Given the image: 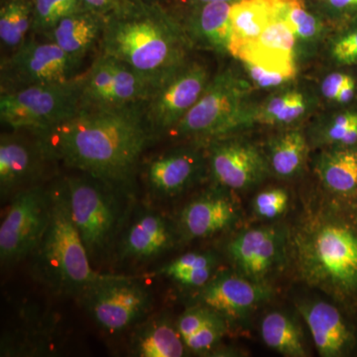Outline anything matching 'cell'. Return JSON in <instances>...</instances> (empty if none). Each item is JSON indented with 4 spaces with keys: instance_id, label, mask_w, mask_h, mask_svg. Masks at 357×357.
<instances>
[{
    "instance_id": "cell-38",
    "label": "cell",
    "mask_w": 357,
    "mask_h": 357,
    "mask_svg": "<svg viewBox=\"0 0 357 357\" xmlns=\"http://www.w3.org/2000/svg\"><path fill=\"white\" fill-rule=\"evenodd\" d=\"M357 79V69L335 68L321 79L318 91L321 100L335 107L342 89Z\"/></svg>"
},
{
    "instance_id": "cell-10",
    "label": "cell",
    "mask_w": 357,
    "mask_h": 357,
    "mask_svg": "<svg viewBox=\"0 0 357 357\" xmlns=\"http://www.w3.org/2000/svg\"><path fill=\"white\" fill-rule=\"evenodd\" d=\"M211 79L206 66L188 61L163 79L142 107L152 134L170 133L198 102Z\"/></svg>"
},
{
    "instance_id": "cell-36",
    "label": "cell",
    "mask_w": 357,
    "mask_h": 357,
    "mask_svg": "<svg viewBox=\"0 0 357 357\" xmlns=\"http://www.w3.org/2000/svg\"><path fill=\"white\" fill-rule=\"evenodd\" d=\"M333 29L357 20V0H307Z\"/></svg>"
},
{
    "instance_id": "cell-35",
    "label": "cell",
    "mask_w": 357,
    "mask_h": 357,
    "mask_svg": "<svg viewBox=\"0 0 357 357\" xmlns=\"http://www.w3.org/2000/svg\"><path fill=\"white\" fill-rule=\"evenodd\" d=\"M82 9L84 8L81 0H33V30L44 34Z\"/></svg>"
},
{
    "instance_id": "cell-9",
    "label": "cell",
    "mask_w": 357,
    "mask_h": 357,
    "mask_svg": "<svg viewBox=\"0 0 357 357\" xmlns=\"http://www.w3.org/2000/svg\"><path fill=\"white\" fill-rule=\"evenodd\" d=\"M98 326L109 333L123 332L142 319L151 307V294L131 277L110 275L81 297Z\"/></svg>"
},
{
    "instance_id": "cell-31",
    "label": "cell",
    "mask_w": 357,
    "mask_h": 357,
    "mask_svg": "<svg viewBox=\"0 0 357 357\" xmlns=\"http://www.w3.org/2000/svg\"><path fill=\"white\" fill-rule=\"evenodd\" d=\"M112 60V89L109 107H142L157 84L121 61L114 58Z\"/></svg>"
},
{
    "instance_id": "cell-33",
    "label": "cell",
    "mask_w": 357,
    "mask_h": 357,
    "mask_svg": "<svg viewBox=\"0 0 357 357\" xmlns=\"http://www.w3.org/2000/svg\"><path fill=\"white\" fill-rule=\"evenodd\" d=\"M112 89V60L100 54L83 77L84 107H109Z\"/></svg>"
},
{
    "instance_id": "cell-37",
    "label": "cell",
    "mask_w": 357,
    "mask_h": 357,
    "mask_svg": "<svg viewBox=\"0 0 357 357\" xmlns=\"http://www.w3.org/2000/svg\"><path fill=\"white\" fill-rule=\"evenodd\" d=\"M227 323L222 317L218 314L198 333L185 340V347L195 354H204L211 351L227 333Z\"/></svg>"
},
{
    "instance_id": "cell-28",
    "label": "cell",
    "mask_w": 357,
    "mask_h": 357,
    "mask_svg": "<svg viewBox=\"0 0 357 357\" xmlns=\"http://www.w3.org/2000/svg\"><path fill=\"white\" fill-rule=\"evenodd\" d=\"M310 145L314 147L357 146V103L344 107H333L312 122L307 132Z\"/></svg>"
},
{
    "instance_id": "cell-32",
    "label": "cell",
    "mask_w": 357,
    "mask_h": 357,
    "mask_svg": "<svg viewBox=\"0 0 357 357\" xmlns=\"http://www.w3.org/2000/svg\"><path fill=\"white\" fill-rule=\"evenodd\" d=\"M33 27V0H6L0 8V40L8 48H18Z\"/></svg>"
},
{
    "instance_id": "cell-42",
    "label": "cell",
    "mask_w": 357,
    "mask_h": 357,
    "mask_svg": "<svg viewBox=\"0 0 357 357\" xmlns=\"http://www.w3.org/2000/svg\"><path fill=\"white\" fill-rule=\"evenodd\" d=\"M218 314L213 310L202 306V305L190 307L187 311L183 312L176 324L183 340L185 342L195 333H198L206 324L213 321Z\"/></svg>"
},
{
    "instance_id": "cell-34",
    "label": "cell",
    "mask_w": 357,
    "mask_h": 357,
    "mask_svg": "<svg viewBox=\"0 0 357 357\" xmlns=\"http://www.w3.org/2000/svg\"><path fill=\"white\" fill-rule=\"evenodd\" d=\"M325 50L335 68L357 69V20L333 29Z\"/></svg>"
},
{
    "instance_id": "cell-23",
    "label": "cell",
    "mask_w": 357,
    "mask_h": 357,
    "mask_svg": "<svg viewBox=\"0 0 357 357\" xmlns=\"http://www.w3.org/2000/svg\"><path fill=\"white\" fill-rule=\"evenodd\" d=\"M282 16L295 38L298 66L314 58L333 31V26L307 0H283Z\"/></svg>"
},
{
    "instance_id": "cell-20",
    "label": "cell",
    "mask_w": 357,
    "mask_h": 357,
    "mask_svg": "<svg viewBox=\"0 0 357 357\" xmlns=\"http://www.w3.org/2000/svg\"><path fill=\"white\" fill-rule=\"evenodd\" d=\"M318 89L306 84L293 83L271 91L261 102L256 103L255 124L290 128L299 123L312 114L318 107Z\"/></svg>"
},
{
    "instance_id": "cell-24",
    "label": "cell",
    "mask_w": 357,
    "mask_h": 357,
    "mask_svg": "<svg viewBox=\"0 0 357 357\" xmlns=\"http://www.w3.org/2000/svg\"><path fill=\"white\" fill-rule=\"evenodd\" d=\"M105 24V16L82 9L61 20L44 35L79 64L96 42L102 39Z\"/></svg>"
},
{
    "instance_id": "cell-13",
    "label": "cell",
    "mask_w": 357,
    "mask_h": 357,
    "mask_svg": "<svg viewBox=\"0 0 357 357\" xmlns=\"http://www.w3.org/2000/svg\"><path fill=\"white\" fill-rule=\"evenodd\" d=\"M289 234L281 225L241 232L230 241L227 252L236 271L251 280L267 283L287 255Z\"/></svg>"
},
{
    "instance_id": "cell-43",
    "label": "cell",
    "mask_w": 357,
    "mask_h": 357,
    "mask_svg": "<svg viewBox=\"0 0 357 357\" xmlns=\"http://www.w3.org/2000/svg\"><path fill=\"white\" fill-rule=\"evenodd\" d=\"M215 267L211 266L191 270V271L181 272L171 277L173 281L188 288L201 289L215 276Z\"/></svg>"
},
{
    "instance_id": "cell-15",
    "label": "cell",
    "mask_w": 357,
    "mask_h": 357,
    "mask_svg": "<svg viewBox=\"0 0 357 357\" xmlns=\"http://www.w3.org/2000/svg\"><path fill=\"white\" fill-rule=\"evenodd\" d=\"M208 169L206 154L198 147H178L150 160L145 181L154 197L173 198L198 184Z\"/></svg>"
},
{
    "instance_id": "cell-8",
    "label": "cell",
    "mask_w": 357,
    "mask_h": 357,
    "mask_svg": "<svg viewBox=\"0 0 357 357\" xmlns=\"http://www.w3.org/2000/svg\"><path fill=\"white\" fill-rule=\"evenodd\" d=\"M50 211V189L25 188L13 195L0 225V259L14 264L32 255L38 244Z\"/></svg>"
},
{
    "instance_id": "cell-26",
    "label": "cell",
    "mask_w": 357,
    "mask_h": 357,
    "mask_svg": "<svg viewBox=\"0 0 357 357\" xmlns=\"http://www.w3.org/2000/svg\"><path fill=\"white\" fill-rule=\"evenodd\" d=\"M314 171L331 194L344 199L357 198V146L325 148Z\"/></svg>"
},
{
    "instance_id": "cell-29",
    "label": "cell",
    "mask_w": 357,
    "mask_h": 357,
    "mask_svg": "<svg viewBox=\"0 0 357 357\" xmlns=\"http://www.w3.org/2000/svg\"><path fill=\"white\" fill-rule=\"evenodd\" d=\"M131 347L140 357H181L187 349L177 325L163 317L145 324L134 335Z\"/></svg>"
},
{
    "instance_id": "cell-6",
    "label": "cell",
    "mask_w": 357,
    "mask_h": 357,
    "mask_svg": "<svg viewBox=\"0 0 357 357\" xmlns=\"http://www.w3.org/2000/svg\"><path fill=\"white\" fill-rule=\"evenodd\" d=\"M62 184L91 261H102L114 248L128 218L123 187L86 174L66 178Z\"/></svg>"
},
{
    "instance_id": "cell-41",
    "label": "cell",
    "mask_w": 357,
    "mask_h": 357,
    "mask_svg": "<svg viewBox=\"0 0 357 357\" xmlns=\"http://www.w3.org/2000/svg\"><path fill=\"white\" fill-rule=\"evenodd\" d=\"M217 256L211 252H191L180 256L177 259L173 260L160 270V274L173 277L174 275L181 272L191 271L211 266H217Z\"/></svg>"
},
{
    "instance_id": "cell-7",
    "label": "cell",
    "mask_w": 357,
    "mask_h": 357,
    "mask_svg": "<svg viewBox=\"0 0 357 357\" xmlns=\"http://www.w3.org/2000/svg\"><path fill=\"white\" fill-rule=\"evenodd\" d=\"M83 107V77H77L65 83L2 91L0 119L15 130L36 133L67 121Z\"/></svg>"
},
{
    "instance_id": "cell-14",
    "label": "cell",
    "mask_w": 357,
    "mask_h": 357,
    "mask_svg": "<svg viewBox=\"0 0 357 357\" xmlns=\"http://www.w3.org/2000/svg\"><path fill=\"white\" fill-rule=\"evenodd\" d=\"M199 290V305L213 310L227 321L243 319L272 296L267 283L251 280L237 271L215 275Z\"/></svg>"
},
{
    "instance_id": "cell-19",
    "label": "cell",
    "mask_w": 357,
    "mask_h": 357,
    "mask_svg": "<svg viewBox=\"0 0 357 357\" xmlns=\"http://www.w3.org/2000/svg\"><path fill=\"white\" fill-rule=\"evenodd\" d=\"M234 58L241 63L259 66L297 79L299 66L296 60L295 38L282 16V8L280 17L270 23L257 39L241 49Z\"/></svg>"
},
{
    "instance_id": "cell-40",
    "label": "cell",
    "mask_w": 357,
    "mask_h": 357,
    "mask_svg": "<svg viewBox=\"0 0 357 357\" xmlns=\"http://www.w3.org/2000/svg\"><path fill=\"white\" fill-rule=\"evenodd\" d=\"M241 65H243L244 75L255 89L270 91L271 93L275 89L283 88L297 79L282 73L272 72L249 63H241Z\"/></svg>"
},
{
    "instance_id": "cell-39",
    "label": "cell",
    "mask_w": 357,
    "mask_h": 357,
    "mask_svg": "<svg viewBox=\"0 0 357 357\" xmlns=\"http://www.w3.org/2000/svg\"><path fill=\"white\" fill-rule=\"evenodd\" d=\"M288 204L287 191L277 188L259 192L253 201V208L258 217L272 220L283 215L287 210Z\"/></svg>"
},
{
    "instance_id": "cell-17",
    "label": "cell",
    "mask_w": 357,
    "mask_h": 357,
    "mask_svg": "<svg viewBox=\"0 0 357 357\" xmlns=\"http://www.w3.org/2000/svg\"><path fill=\"white\" fill-rule=\"evenodd\" d=\"M178 236L177 227L164 215L144 211L133 218L119 239V257L132 261L153 259L170 250Z\"/></svg>"
},
{
    "instance_id": "cell-1",
    "label": "cell",
    "mask_w": 357,
    "mask_h": 357,
    "mask_svg": "<svg viewBox=\"0 0 357 357\" xmlns=\"http://www.w3.org/2000/svg\"><path fill=\"white\" fill-rule=\"evenodd\" d=\"M36 135L49 160L121 187L154 137L141 105L83 107Z\"/></svg>"
},
{
    "instance_id": "cell-12",
    "label": "cell",
    "mask_w": 357,
    "mask_h": 357,
    "mask_svg": "<svg viewBox=\"0 0 357 357\" xmlns=\"http://www.w3.org/2000/svg\"><path fill=\"white\" fill-rule=\"evenodd\" d=\"M77 66L51 40L46 42L29 40L16 48L2 64L1 81L6 86H10L11 89L65 83L74 79Z\"/></svg>"
},
{
    "instance_id": "cell-3",
    "label": "cell",
    "mask_w": 357,
    "mask_h": 357,
    "mask_svg": "<svg viewBox=\"0 0 357 357\" xmlns=\"http://www.w3.org/2000/svg\"><path fill=\"white\" fill-rule=\"evenodd\" d=\"M298 273L307 285L342 303L357 301V227L335 208L307 211L294 230Z\"/></svg>"
},
{
    "instance_id": "cell-22",
    "label": "cell",
    "mask_w": 357,
    "mask_h": 357,
    "mask_svg": "<svg viewBox=\"0 0 357 357\" xmlns=\"http://www.w3.org/2000/svg\"><path fill=\"white\" fill-rule=\"evenodd\" d=\"M231 6L229 2H213L184 8L181 20L192 47L229 54Z\"/></svg>"
},
{
    "instance_id": "cell-21",
    "label": "cell",
    "mask_w": 357,
    "mask_h": 357,
    "mask_svg": "<svg viewBox=\"0 0 357 357\" xmlns=\"http://www.w3.org/2000/svg\"><path fill=\"white\" fill-rule=\"evenodd\" d=\"M48 157L38 138L35 142L16 134H2L0 139V192L15 195L36 178L42 162Z\"/></svg>"
},
{
    "instance_id": "cell-11",
    "label": "cell",
    "mask_w": 357,
    "mask_h": 357,
    "mask_svg": "<svg viewBox=\"0 0 357 357\" xmlns=\"http://www.w3.org/2000/svg\"><path fill=\"white\" fill-rule=\"evenodd\" d=\"M206 154L211 176L229 191L251 189L270 173L265 151L236 133L208 141Z\"/></svg>"
},
{
    "instance_id": "cell-5",
    "label": "cell",
    "mask_w": 357,
    "mask_h": 357,
    "mask_svg": "<svg viewBox=\"0 0 357 357\" xmlns=\"http://www.w3.org/2000/svg\"><path fill=\"white\" fill-rule=\"evenodd\" d=\"M245 75L225 69L211 77L203 95L171 131L175 137L210 141L255 124L256 103Z\"/></svg>"
},
{
    "instance_id": "cell-27",
    "label": "cell",
    "mask_w": 357,
    "mask_h": 357,
    "mask_svg": "<svg viewBox=\"0 0 357 357\" xmlns=\"http://www.w3.org/2000/svg\"><path fill=\"white\" fill-rule=\"evenodd\" d=\"M309 138L299 126L283 128L268 141L266 155L270 172L282 180L302 173L310 149Z\"/></svg>"
},
{
    "instance_id": "cell-44",
    "label": "cell",
    "mask_w": 357,
    "mask_h": 357,
    "mask_svg": "<svg viewBox=\"0 0 357 357\" xmlns=\"http://www.w3.org/2000/svg\"><path fill=\"white\" fill-rule=\"evenodd\" d=\"M84 9L100 15L107 16L123 3L126 0H81Z\"/></svg>"
},
{
    "instance_id": "cell-45",
    "label": "cell",
    "mask_w": 357,
    "mask_h": 357,
    "mask_svg": "<svg viewBox=\"0 0 357 357\" xmlns=\"http://www.w3.org/2000/svg\"><path fill=\"white\" fill-rule=\"evenodd\" d=\"M241 0H180L183 7H191L202 6V4L213 3V2H229V3H236Z\"/></svg>"
},
{
    "instance_id": "cell-25",
    "label": "cell",
    "mask_w": 357,
    "mask_h": 357,
    "mask_svg": "<svg viewBox=\"0 0 357 357\" xmlns=\"http://www.w3.org/2000/svg\"><path fill=\"white\" fill-rule=\"evenodd\" d=\"M282 0H241L230 10L229 54L236 56L241 49L257 39L270 23L280 17Z\"/></svg>"
},
{
    "instance_id": "cell-16",
    "label": "cell",
    "mask_w": 357,
    "mask_h": 357,
    "mask_svg": "<svg viewBox=\"0 0 357 357\" xmlns=\"http://www.w3.org/2000/svg\"><path fill=\"white\" fill-rule=\"evenodd\" d=\"M239 208L229 190H208L185 204L178 217V231L188 239L206 238L230 229L238 220Z\"/></svg>"
},
{
    "instance_id": "cell-30",
    "label": "cell",
    "mask_w": 357,
    "mask_h": 357,
    "mask_svg": "<svg viewBox=\"0 0 357 357\" xmlns=\"http://www.w3.org/2000/svg\"><path fill=\"white\" fill-rule=\"evenodd\" d=\"M264 344L282 356L306 357L309 356L305 345L302 328L288 314L272 312L262 319L260 328Z\"/></svg>"
},
{
    "instance_id": "cell-4",
    "label": "cell",
    "mask_w": 357,
    "mask_h": 357,
    "mask_svg": "<svg viewBox=\"0 0 357 357\" xmlns=\"http://www.w3.org/2000/svg\"><path fill=\"white\" fill-rule=\"evenodd\" d=\"M32 272L52 293L81 298L109 274L91 267V258L77 230L62 183L50 189L49 220L33 250Z\"/></svg>"
},
{
    "instance_id": "cell-46",
    "label": "cell",
    "mask_w": 357,
    "mask_h": 357,
    "mask_svg": "<svg viewBox=\"0 0 357 357\" xmlns=\"http://www.w3.org/2000/svg\"><path fill=\"white\" fill-rule=\"evenodd\" d=\"M148 1H151V0H148Z\"/></svg>"
},
{
    "instance_id": "cell-18",
    "label": "cell",
    "mask_w": 357,
    "mask_h": 357,
    "mask_svg": "<svg viewBox=\"0 0 357 357\" xmlns=\"http://www.w3.org/2000/svg\"><path fill=\"white\" fill-rule=\"evenodd\" d=\"M319 356L340 357L351 354L356 335L337 307L321 300H307L298 304Z\"/></svg>"
},
{
    "instance_id": "cell-2",
    "label": "cell",
    "mask_w": 357,
    "mask_h": 357,
    "mask_svg": "<svg viewBox=\"0 0 357 357\" xmlns=\"http://www.w3.org/2000/svg\"><path fill=\"white\" fill-rule=\"evenodd\" d=\"M100 42L103 55L138 70L157 86L189 61L192 48L181 18L148 0H126L105 16Z\"/></svg>"
}]
</instances>
